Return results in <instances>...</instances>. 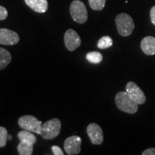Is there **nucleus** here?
<instances>
[{
  "label": "nucleus",
  "instance_id": "20e7f679",
  "mask_svg": "<svg viewBox=\"0 0 155 155\" xmlns=\"http://www.w3.org/2000/svg\"><path fill=\"white\" fill-rule=\"evenodd\" d=\"M70 13L75 22L83 24L88 20V11L84 3L80 0H74L70 6Z\"/></svg>",
  "mask_w": 155,
  "mask_h": 155
},
{
  "label": "nucleus",
  "instance_id": "f8f14e48",
  "mask_svg": "<svg viewBox=\"0 0 155 155\" xmlns=\"http://www.w3.org/2000/svg\"><path fill=\"white\" fill-rule=\"evenodd\" d=\"M26 5L38 13H44L48 9V0H25Z\"/></svg>",
  "mask_w": 155,
  "mask_h": 155
},
{
  "label": "nucleus",
  "instance_id": "9d476101",
  "mask_svg": "<svg viewBox=\"0 0 155 155\" xmlns=\"http://www.w3.org/2000/svg\"><path fill=\"white\" fill-rule=\"evenodd\" d=\"M19 42V36L17 32L6 28L0 29V44L13 45Z\"/></svg>",
  "mask_w": 155,
  "mask_h": 155
},
{
  "label": "nucleus",
  "instance_id": "b1692460",
  "mask_svg": "<svg viewBox=\"0 0 155 155\" xmlns=\"http://www.w3.org/2000/svg\"><path fill=\"white\" fill-rule=\"evenodd\" d=\"M12 139V137L11 135H8V137H7V139Z\"/></svg>",
  "mask_w": 155,
  "mask_h": 155
},
{
  "label": "nucleus",
  "instance_id": "39448f33",
  "mask_svg": "<svg viewBox=\"0 0 155 155\" xmlns=\"http://www.w3.org/2000/svg\"><path fill=\"white\" fill-rule=\"evenodd\" d=\"M18 124L22 129L30 131L32 133L40 135L41 132L42 121H39L33 116L25 115L21 116L18 120Z\"/></svg>",
  "mask_w": 155,
  "mask_h": 155
},
{
  "label": "nucleus",
  "instance_id": "412c9836",
  "mask_svg": "<svg viewBox=\"0 0 155 155\" xmlns=\"http://www.w3.org/2000/svg\"><path fill=\"white\" fill-rule=\"evenodd\" d=\"M52 151L55 155H63L64 153L61 149V147L58 146H53L52 147Z\"/></svg>",
  "mask_w": 155,
  "mask_h": 155
},
{
  "label": "nucleus",
  "instance_id": "dca6fc26",
  "mask_svg": "<svg viewBox=\"0 0 155 155\" xmlns=\"http://www.w3.org/2000/svg\"><path fill=\"white\" fill-rule=\"evenodd\" d=\"M87 61L94 64L100 63L103 61V55L99 52L94 51L87 53L86 56Z\"/></svg>",
  "mask_w": 155,
  "mask_h": 155
},
{
  "label": "nucleus",
  "instance_id": "4be33fe9",
  "mask_svg": "<svg viewBox=\"0 0 155 155\" xmlns=\"http://www.w3.org/2000/svg\"><path fill=\"white\" fill-rule=\"evenodd\" d=\"M142 155H155V148L152 147V148L147 149L142 152Z\"/></svg>",
  "mask_w": 155,
  "mask_h": 155
},
{
  "label": "nucleus",
  "instance_id": "4468645a",
  "mask_svg": "<svg viewBox=\"0 0 155 155\" xmlns=\"http://www.w3.org/2000/svg\"><path fill=\"white\" fill-rule=\"evenodd\" d=\"M12 61L11 54L5 48H0V70L5 69Z\"/></svg>",
  "mask_w": 155,
  "mask_h": 155
},
{
  "label": "nucleus",
  "instance_id": "1a4fd4ad",
  "mask_svg": "<svg viewBox=\"0 0 155 155\" xmlns=\"http://www.w3.org/2000/svg\"><path fill=\"white\" fill-rule=\"evenodd\" d=\"M86 131L92 144L96 145L102 144L104 141V133L99 125L96 123L90 124L87 127Z\"/></svg>",
  "mask_w": 155,
  "mask_h": 155
},
{
  "label": "nucleus",
  "instance_id": "423d86ee",
  "mask_svg": "<svg viewBox=\"0 0 155 155\" xmlns=\"http://www.w3.org/2000/svg\"><path fill=\"white\" fill-rule=\"evenodd\" d=\"M64 42L65 48L70 51H74L80 47L81 40L78 34L73 29H69L64 35Z\"/></svg>",
  "mask_w": 155,
  "mask_h": 155
},
{
  "label": "nucleus",
  "instance_id": "ddd939ff",
  "mask_svg": "<svg viewBox=\"0 0 155 155\" xmlns=\"http://www.w3.org/2000/svg\"><path fill=\"white\" fill-rule=\"evenodd\" d=\"M18 138L20 141H25V142L29 143V144H34L37 141V137L35 135H34L32 132L28 130H22L20 131L18 133Z\"/></svg>",
  "mask_w": 155,
  "mask_h": 155
},
{
  "label": "nucleus",
  "instance_id": "a211bd4d",
  "mask_svg": "<svg viewBox=\"0 0 155 155\" xmlns=\"http://www.w3.org/2000/svg\"><path fill=\"white\" fill-rule=\"evenodd\" d=\"M91 8L94 10L101 11L104 8L106 0H88Z\"/></svg>",
  "mask_w": 155,
  "mask_h": 155
},
{
  "label": "nucleus",
  "instance_id": "7ed1b4c3",
  "mask_svg": "<svg viewBox=\"0 0 155 155\" xmlns=\"http://www.w3.org/2000/svg\"><path fill=\"white\" fill-rule=\"evenodd\" d=\"M61 130V121L59 119H50L42 124L40 135L45 139H55L60 134Z\"/></svg>",
  "mask_w": 155,
  "mask_h": 155
},
{
  "label": "nucleus",
  "instance_id": "5701e85b",
  "mask_svg": "<svg viewBox=\"0 0 155 155\" xmlns=\"http://www.w3.org/2000/svg\"><path fill=\"white\" fill-rule=\"evenodd\" d=\"M150 18L152 24L155 25V6L152 7L150 10Z\"/></svg>",
  "mask_w": 155,
  "mask_h": 155
},
{
  "label": "nucleus",
  "instance_id": "f03ea898",
  "mask_svg": "<svg viewBox=\"0 0 155 155\" xmlns=\"http://www.w3.org/2000/svg\"><path fill=\"white\" fill-rule=\"evenodd\" d=\"M116 25L120 35L129 36L134 29V23L130 15L126 13H121L116 17Z\"/></svg>",
  "mask_w": 155,
  "mask_h": 155
},
{
  "label": "nucleus",
  "instance_id": "6e6552de",
  "mask_svg": "<svg viewBox=\"0 0 155 155\" xmlns=\"http://www.w3.org/2000/svg\"><path fill=\"white\" fill-rule=\"evenodd\" d=\"M81 137L76 135L68 137L64 143L65 152L69 155L79 154L81 150Z\"/></svg>",
  "mask_w": 155,
  "mask_h": 155
},
{
  "label": "nucleus",
  "instance_id": "9b49d317",
  "mask_svg": "<svg viewBox=\"0 0 155 155\" xmlns=\"http://www.w3.org/2000/svg\"><path fill=\"white\" fill-rule=\"evenodd\" d=\"M141 48L146 55H154L155 54V38L147 36L143 38L141 42Z\"/></svg>",
  "mask_w": 155,
  "mask_h": 155
},
{
  "label": "nucleus",
  "instance_id": "2eb2a0df",
  "mask_svg": "<svg viewBox=\"0 0 155 155\" xmlns=\"http://www.w3.org/2000/svg\"><path fill=\"white\" fill-rule=\"evenodd\" d=\"M17 151L20 155H31L33 152V144L20 141L17 146Z\"/></svg>",
  "mask_w": 155,
  "mask_h": 155
},
{
  "label": "nucleus",
  "instance_id": "f257e3e1",
  "mask_svg": "<svg viewBox=\"0 0 155 155\" xmlns=\"http://www.w3.org/2000/svg\"><path fill=\"white\" fill-rule=\"evenodd\" d=\"M115 103L119 109L127 114H135L139 109V104L131 98L127 91L118 93L115 97Z\"/></svg>",
  "mask_w": 155,
  "mask_h": 155
},
{
  "label": "nucleus",
  "instance_id": "aec40b11",
  "mask_svg": "<svg viewBox=\"0 0 155 155\" xmlns=\"http://www.w3.org/2000/svg\"><path fill=\"white\" fill-rule=\"evenodd\" d=\"M8 16V12L5 7L0 5V20H4Z\"/></svg>",
  "mask_w": 155,
  "mask_h": 155
},
{
  "label": "nucleus",
  "instance_id": "f3484780",
  "mask_svg": "<svg viewBox=\"0 0 155 155\" xmlns=\"http://www.w3.org/2000/svg\"><path fill=\"white\" fill-rule=\"evenodd\" d=\"M113 45V40L109 36H104L100 39L97 43V47L99 49H106L111 47Z\"/></svg>",
  "mask_w": 155,
  "mask_h": 155
},
{
  "label": "nucleus",
  "instance_id": "6ab92c4d",
  "mask_svg": "<svg viewBox=\"0 0 155 155\" xmlns=\"http://www.w3.org/2000/svg\"><path fill=\"white\" fill-rule=\"evenodd\" d=\"M7 137H8V133H7V129L5 127H0V147L6 146L7 141Z\"/></svg>",
  "mask_w": 155,
  "mask_h": 155
},
{
  "label": "nucleus",
  "instance_id": "0eeeda50",
  "mask_svg": "<svg viewBox=\"0 0 155 155\" xmlns=\"http://www.w3.org/2000/svg\"><path fill=\"white\" fill-rule=\"evenodd\" d=\"M126 91L138 104H144L146 102L147 98L144 92L137 86V84L132 81H130L127 84Z\"/></svg>",
  "mask_w": 155,
  "mask_h": 155
}]
</instances>
